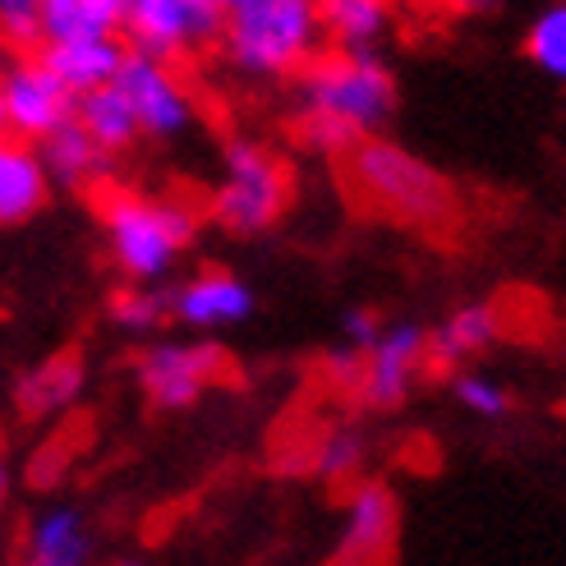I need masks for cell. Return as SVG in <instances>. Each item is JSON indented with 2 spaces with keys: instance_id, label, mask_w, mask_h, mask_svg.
I'll use <instances>...</instances> for the list:
<instances>
[{
  "instance_id": "obj_7",
  "label": "cell",
  "mask_w": 566,
  "mask_h": 566,
  "mask_svg": "<svg viewBox=\"0 0 566 566\" xmlns=\"http://www.w3.org/2000/svg\"><path fill=\"white\" fill-rule=\"evenodd\" d=\"M0 106H6L10 138L42 144V138H51L61 125L74 120L78 97L46 70L42 55H14V61L0 70Z\"/></svg>"
},
{
  "instance_id": "obj_4",
  "label": "cell",
  "mask_w": 566,
  "mask_h": 566,
  "mask_svg": "<svg viewBox=\"0 0 566 566\" xmlns=\"http://www.w3.org/2000/svg\"><path fill=\"white\" fill-rule=\"evenodd\" d=\"M102 231L116 268L134 286H161L180 253L198 235V217L171 198H148L129 189H111L102 198Z\"/></svg>"
},
{
  "instance_id": "obj_3",
  "label": "cell",
  "mask_w": 566,
  "mask_h": 566,
  "mask_svg": "<svg viewBox=\"0 0 566 566\" xmlns=\"http://www.w3.org/2000/svg\"><path fill=\"white\" fill-rule=\"evenodd\" d=\"M323 0H259L226 19L221 51L244 78H286L323 55Z\"/></svg>"
},
{
  "instance_id": "obj_22",
  "label": "cell",
  "mask_w": 566,
  "mask_h": 566,
  "mask_svg": "<svg viewBox=\"0 0 566 566\" xmlns=\"http://www.w3.org/2000/svg\"><path fill=\"white\" fill-rule=\"evenodd\" d=\"M525 55L544 78H553L566 88V0H548V6L530 19Z\"/></svg>"
},
{
  "instance_id": "obj_14",
  "label": "cell",
  "mask_w": 566,
  "mask_h": 566,
  "mask_svg": "<svg viewBox=\"0 0 566 566\" xmlns=\"http://www.w3.org/2000/svg\"><path fill=\"white\" fill-rule=\"evenodd\" d=\"M502 308L489 304V300H474V304H461L429 332V364L438 369H470V359L489 355L497 342H502Z\"/></svg>"
},
{
  "instance_id": "obj_15",
  "label": "cell",
  "mask_w": 566,
  "mask_h": 566,
  "mask_svg": "<svg viewBox=\"0 0 566 566\" xmlns=\"http://www.w3.org/2000/svg\"><path fill=\"white\" fill-rule=\"evenodd\" d=\"M51 198V176L42 166V153L23 138H0V231L28 226Z\"/></svg>"
},
{
  "instance_id": "obj_11",
  "label": "cell",
  "mask_w": 566,
  "mask_h": 566,
  "mask_svg": "<svg viewBox=\"0 0 566 566\" xmlns=\"http://www.w3.org/2000/svg\"><path fill=\"white\" fill-rule=\"evenodd\" d=\"M253 286L235 272H198L189 276L185 286L171 291V318L193 327V332H226V327H240L253 318Z\"/></svg>"
},
{
  "instance_id": "obj_19",
  "label": "cell",
  "mask_w": 566,
  "mask_h": 566,
  "mask_svg": "<svg viewBox=\"0 0 566 566\" xmlns=\"http://www.w3.org/2000/svg\"><path fill=\"white\" fill-rule=\"evenodd\" d=\"M125 23V0H42V42H83L116 38Z\"/></svg>"
},
{
  "instance_id": "obj_5",
  "label": "cell",
  "mask_w": 566,
  "mask_h": 566,
  "mask_svg": "<svg viewBox=\"0 0 566 566\" xmlns=\"http://www.w3.org/2000/svg\"><path fill=\"white\" fill-rule=\"evenodd\" d=\"M291 176L259 138H231L221 148V176L212 189V221L231 235H259L286 212Z\"/></svg>"
},
{
  "instance_id": "obj_29",
  "label": "cell",
  "mask_w": 566,
  "mask_h": 566,
  "mask_svg": "<svg viewBox=\"0 0 566 566\" xmlns=\"http://www.w3.org/2000/svg\"><path fill=\"white\" fill-rule=\"evenodd\" d=\"M10 493H14V465L0 451V566H6V512H10Z\"/></svg>"
},
{
  "instance_id": "obj_13",
  "label": "cell",
  "mask_w": 566,
  "mask_h": 566,
  "mask_svg": "<svg viewBox=\"0 0 566 566\" xmlns=\"http://www.w3.org/2000/svg\"><path fill=\"white\" fill-rule=\"evenodd\" d=\"M396 544V497L387 484L369 479L346 502L342 539H336V566H378Z\"/></svg>"
},
{
  "instance_id": "obj_9",
  "label": "cell",
  "mask_w": 566,
  "mask_h": 566,
  "mask_svg": "<svg viewBox=\"0 0 566 566\" xmlns=\"http://www.w3.org/2000/svg\"><path fill=\"white\" fill-rule=\"evenodd\" d=\"M221 350L212 342H153L134 374L157 410H185L221 378Z\"/></svg>"
},
{
  "instance_id": "obj_26",
  "label": "cell",
  "mask_w": 566,
  "mask_h": 566,
  "mask_svg": "<svg viewBox=\"0 0 566 566\" xmlns=\"http://www.w3.org/2000/svg\"><path fill=\"white\" fill-rule=\"evenodd\" d=\"M0 42H10L19 55L42 42V0H0Z\"/></svg>"
},
{
  "instance_id": "obj_25",
  "label": "cell",
  "mask_w": 566,
  "mask_h": 566,
  "mask_svg": "<svg viewBox=\"0 0 566 566\" xmlns=\"http://www.w3.org/2000/svg\"><path fill=\"white\" fill-rule=\"evenodd\" d=\"M308 470L327 484H346L364 470V433L359 429H332L308 451Z\"/></svg>"
},
{
  "instance_id": "obj_28",
  "label": "cell",
  "mask_w": 566,
  "mask_h": 566,
  "mask_svg": "<svg viewBox=\"0 0 566 566\" xmlns=\"http://www.w3.org/2000/svg\"><path fill=\"white\" fill-rule=\"evenodd\" d=\"M359 374H364V355H355V350H346V346L327 350V378L342 387V391H355V387H359Z\"/></svg>"
},
{
  "instance_id": "obj_1",
  "label": "cell",
  "mask_w": 566,
  "mask_h": 566,
  "mask_svg": "<svg viewBox=\"0 0 566 566\" xmlns=\"http://www.w3.org/2000/svg\"><path fill=\"white\" fill-rule=\"evenodd\" d=\"M396 116V78L382 55H318L300 70L295 129L308 153L346 157L364 138H378Z\"/></svg>"
},
{
  "instance_id": "obj_21",
  "label": "cell",
  "mask_w": 566,
  "mask_h": 566,
  "mask_svg": "<svg viewBox=\"0 0 566 566\" xmlns=\"http://www.w3.org/2000/svg\"><path fill=\"white\" fill-rule=\"evenodd\" d=\"M74 120L88 129L111 157H116V153H129L138 138H144V134H138L134 111H129V102H125V93L116 88V83H111V88L88 93V97H78Z\"/></svg>"
},
{
  "instance_id": "obj_23",
  "label": "cell",
  "mask_w": 566,
  "mask_h": 566,
  "mask_svg": "<svg viewBox=\"0 0 566 566\" xmlns=\"http://www.w3.org/2000/svg\"><path fill=\"white\" fill-rule=\"evenodd\" d=\"M451 396H457V406L465 415L489 419V423L506 419V415H512V406H516L512 387H506L502 378H493V374H484V369H461L457 378H451Z\"/></svg>"
},
{
  "instance_id": "obj_32",
  "label": "cell",
  "mask_w": 566,
  "mask_h": 566,
  "mask_svg": "<svg viewBox=\"0 0 566 566\" xmlns=\"http://www.w3.org/2000/svg\"><path fill=\"white\" fill-rule=\"evenodd\" d=\"M10 134V125H6V106H0V138H6Z\"/></svg>"
},
{
  "instance_id": "obj_24",
  "label": "cell",
  "mask_w": 566,
  "mask_h": 566,
  "mask_svg": "<svg viewBox=\"0 0 566 566\" xmlns=\"http://www.w3.org/2000/svg\"><path fill=\"white\" fill-rule=\"evenodd\" d=\"M166 318H171V291H161V286H129L111 300V323L125 336H148Z\"/></svg>"
},
{
  "instance_id": "obj_17",
  "label": "cell",
  "mask_w": 566,
  "mask_h": 566,
  "mask_svg": "<svg viewBox=\"0 0 566 566\" xmlns=\"http://www.w3.org/2000/svg\"><path fill=\"white\" fill-rule=\"evenodd\" d=\"M83 387H88V364H83V355L74 350H61L42 359L38 369H28L19 378V410L33 415V419H46V415H65L78 406Z\"/></svg>"
},
{
  "instance_id": "obj_30",
  "label": "cell",
  "mask_w": 566,
  "mask_h": 566,
  "mask_svg": "<svg viewBox=\"0 0 566 566\" xmlns=\"http://www.w3.org/2000/svg\"><path fill=\"white\" fill-rule=\"evenodd\" d=\"M447 6L457 10V14H470V19H479V14H493V10L502 6V0H447Z\"/></svg>"
},
{
  "instance_id": "obj_8",
  "label": "cell",
  "mask_w": 566,
  "mask_h": 566,
  "mask_svg": "<svg viewBox=\"0 0 566 566\" xmlns=\"http://www.w3.org/2000/svg\"><path fill=\"white\" fill-rule=\"evenodd\" d=\"M116 88L125 93L134 120H138V134L144 138H157V144H171V138H185L198 120L193 111V97L180 83V74L166 65V61H153V55H125V65L116 74Z\"/></svg>"
},
{
  "instance_id": "obj_27",
  "label": "cell",
  "mask_w": 566,
  "mask_h": 566,
  "mask_svg": "<svg viewBox=\"0 0 566 566\" xmlns=\"http://www.w3.org/2000/svg\"><path fill=\"white\" fill-rule=\"evenodd\" d=\"M382 327H387V323L374 314V308H364V304L346 308L342 323H336V332H342V346H346V350H355V355H369V350H374V342L382 336Z\"/></svg>"
},
{
  "instance_id": "obj_20",
  "label": "cell",
  "mask_w": 566,
  "mask_h": 566,
  "mask_svg": "<svg viewBox=\"0 0 566 566\" xmlns=\"http://www.w3.org/2000/svg\"><path fill=\"white\" fill-rule=\"evenodd\" d=\"M323 28L346 55H378L391 33L387 0H323Z\"/></svg>"
},
{
  "instance_id": "obj_12",
  "label": "cell",
  "mask_w": 566,
  "mask_h": 566,
  "mask_svg": "<svg viewBox=\"0 0 566 566\" xmlns=\"http://www.w3.org/2000/svg\"><path fill=\"white\" fill-rule=\"evenodd\" d=\"M93 525L74 502H46L23 525V544L14 566H88Z\"/></svg>"
},
{
  "instance_id": "obj_33",
  "label": "cell",
  "mask_w": 566,
  "mask_h": 566,
  "mask_svg": "<svg viewBox=\"0 0 566 566\" xmlns=\"http://www.w3.org/2000/svg\"><path fill=\"white\" fill-rule=\"evenodd\" d=\"M116 566H144V562H134V557H125V562H116Z\"/></svg>"
},
{
  "instance_id": "obj_10",
  "label": "cell",
  "mask_w": 566,
  "mask_h": 566,
  "mask_svg": "<svg viewBox=\"0 0 566 566\" xmlns=\"http://www.w3.org/2000/svg\"><path fill=\"white\" fill-rule=\"evenodd\" d=\"M423 364H429V332L419 323H387L374 350L364 355V374L355 396L374 410H396L415 391Z\"/></svg>"
},
{
  "instance_id": "obj_18",
  "label": "cell",
  "mask_w": 566,
  "mask_h": 566,
  "mask_svg": "<svg viewBox=\"0 0 566 566\" xmlns=\"http://www.w3.org/2000/svg\"><path fill=\"white\" fill-rule=\"evenodd\" d=\"M38 153H42V166H46L51 185H61V189H93L111 171V153L78 120H70L51 138H42Z\"/></svg>"
},
{
  "instance_id": "obj_34",
  "label": "cell",
  "mask_w": 566,
  "mask_h": 566,
  "mask_svg": "<svg viewBox=\"0 0 566 566\" xmlns=\"http://www.w3.org/2000/svg\"><path fill=\"white\" fill-rule=\"evenodd\" d=\"M125 6H129V0H125Z\"/></svg>"
},
{
  "instance_id": "obj_2",
  "label": "cell",
  "mask_w": 566,
  "mask_h": 566,
  "mask_svg": "<svg viewBox=\"0 0 566 566\" xmlns=\"http://www.w3.org/2000/svg\"><path fill=\"white\" fill-rule=\"evenodd\" d=\"M346 176L369 208L391 221L419 226V231H442L457 221V189L423 157L406 153L391 138H364L346 153Z\"/></svg>"
},
{
  "instance_id": "obj_16",
  "label": "cell",
  "mask_w": 566,
  "mask_h": 566,
  "mask_svg": "<svg viewBox=\"0 0 566 566\" xmlns=\"http://www.w3.org/2000/svg\"><path fill=\"white\" fill-rule=\"evenodd\" d=\"M129 46L120 38H83V42H61V46H46L42 61L46 70L65 83L74 97H88L97 88H111L125 65Z\"/></svg>"
},
{
  "instance_id": "obj_31",
  "label": "cell",
  "mask_w": 566,
  "mask_h": 566,
  "mask_svg": "<svg viewBox=\"0 0 566 566\" xmlns=\"http://www.w3.org/2000/svg\"><path fill=\"white\" fill-rule=\"evenodd\" d=\"M249 6H259V0H212V10H221L226 19L240 14V10H249Z\"/></svg>"
},
{
  "instance_id": "obj_6",
  "label": "cell",
  "mask_w": 566,
  "mask_h": 566,
  "mask_svg": "<svg viewBox=\"0 0 566 566\" xmlns=\"http://www.w3.org/2000/svg\"><path fill=\"white\" fill-rule=\"evenodd\" d=\"M120 28L134 55L176 65L185 55H198L221 42L226 14L212 10V0H129Z\"/></svg>"
}]
</instances>
